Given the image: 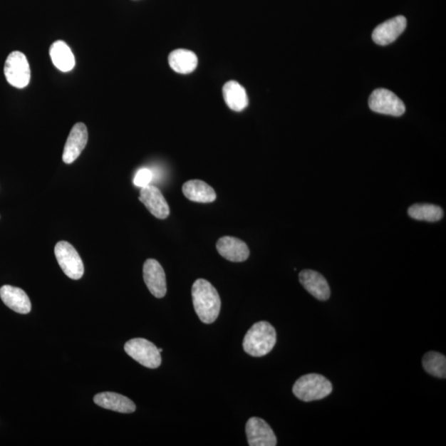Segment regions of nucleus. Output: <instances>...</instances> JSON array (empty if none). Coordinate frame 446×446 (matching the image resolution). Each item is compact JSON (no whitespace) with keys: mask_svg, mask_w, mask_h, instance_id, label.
Listing matches in <instances>:
<instances>
[{"mask_svg":"<svg viewBox=\"0 0 446 446\" xmlns=\"http://www.w3.org/2000/svg\"><path fill=\"white\" fill-rule=\"evenodd\" d=\"M293 392L300 400L312 402L321 400L330 395L333 392V385L324 376L318 373H309L295 382Z\"/></svg>","mask_w":446,"mask_h":446,"instance_id":"obj_3","label":"nucleus"},{"mask_svg":"<svg viewBox=\"0 0 446 446\" xmlns=\"http://www.w3.org/2000/svg\"><path fill=\"white\" fill-rule=\"evenodd\" d=\"M139 200L157 219H165L169 217L170 207L162 192L157 187L149 185L142 188Z\"/></svg>","mask_w":446,"mask_h":446,"instance_id":"obj_11","label":"nucleus"},{"mask_svg":"<svg viewBox=\"0 0 446 446\" xmlns=\"http://www.w3.org/2000/svg\"><path fill=\"white\" fill-rule=\"evenodd\" d=\"M223 98L232 110L241 112L248 106L247 93L244 87L235 81L226 83L222 89Z\"/></svg>","mask_w":446,"mask_h":446,"instance_id":"obj_18","label":"nucleus"},{"mask_svg":"<svg viewBox=\"0 0 446 446\" xmlns=\"http://www.w3.org/2000/svg\"><path fill=\"white\" fill-rule=\"evenodd\" d=\"M50 56L54 66L61 71H71L76 66L75 56L63 41H56L51 45Z\"/></svg>","mask_w":446,"mask_h":446,"instance_id":"obj_20","label":"nucleus"},{"mask_svg":"<svg viewBox=\"0 0 446 446\" xmlns=\"http://www.w3.org/2000/svg\"><path fill=\"white\" fill-rule=\"evenodd\" d=\"M88 142V130L84 123H78L72 128L64 147L62 160L66 164H71L80 157Z\"/></svg>","mask_w":446,"mask_h":446,"instance_id":"obj_10","label":"nucleus"},{"mask_svg":"<svg viewBox=\"0 0 446 446\" xmlns=\"http://www.w3.org/2000/svg\"><path fill=\"white\" fill-rule=\"evenodd\" d=\"M195 313L204 323H214L221 310V299L217 289L206 279H197L192 287Z\"/></svg>","mask_w":446,"mask_h":446,"instance_id":"obj_1","label":"nucleus"},{"mask_svg":"<svg viewBox=\"0 0 446 446\" xmlns=\"http://www.w3.org/2000/svg\"><path fill=\"white\" fill-rule=\"evenodd\" d=\"M407 27V19L404 16L394 17L378 26L373 30L372 38L378 45L387 46L393 43Z\"/></svg>","mask_w":446,"mask_h":446,"instance_id":"obj_12","label":"nucleus"},{"mask_svg":"<svg viewBox=\"0 0 446 446\" xmlns=\"http://www.w3.org/2000/svg\"><path fill=\"white\" fill-rule=\"evenodd\" d=\"M152 177V171L148 169H141L139 170L136 175H135L133 182L135 185L144 188V187L150 185Z\"/></svg>","mask_w":446,"mask_h":446,"instance_id":"obj_23","label":"nucleus"},{"mask_svg":"<svg viewBox=\"0 0 446 446\" xmlns=\"http://www.w3.org/2000/svg\"><path fill=\"white\" fill-rule=\"evenodd\" d=\"M143 278L149 291L152 293L153 296L157 299L165 296L167 291V279H165L164 269L157 261L154 260V259H148L145 262Z\"/></svg>","mask_w":446,"mask_h":446,"instance_id":"obj_9","label":"nucleus"},{"mask_svg":"<svg viewBox=\"0 0 446 446\" xmlns=\"http://www.w3.org/2000/svg\"><path fill=\"white\" fill-rule=\"evenodd\" d=\"M158 351L160 352V353H162L163 350L162 348H160V349H158Z\"/></svg>","mask_w":446,"mask_h":446,"instance_id":"obj_24","label":"nucleus"},{"mask_svg":"<svg viewBox=\"0 0 446 446\" xmlns=\"http://www.w3.org/2000/svg\"><path fill=\"white\" fill-rule=\"evenodd\" d=\"M422 366L430 375L440 378H445L446 358L439 352H427L423 356Z\"/></svg>","mask_w":446,"mask_h":446,"instance_id":"obj_22","label":"nucleus"},{"mask_svg":"<svg viewBox=\"0 0 446 446\" xmlns=\"http://www.w3.org/2000/svg\"><path fill=\"white\" fill-rule=\"evenodd\" d=\"M0 298L8 308L20 314H28L32 309L31 301L23 289L4 285L0 289Z\"/></svg>","mask_w":446,"mask_h":446,"instance_id":"obj_15","label":"nucleus"},{"mask_svg":"<svg viewBox=\"0 0 446 446\" xmlns=\"http://www.w3.org/2000/svg\"><path fill=\"white\" fill-rule=\"evenodd\" d=\"M276 329L267 321L254 324L243 341V348L254 357H262L271 352L276 344Z\"/></svg>","mask_w":446,"mask_h":446,"instance_id":"obj_2","label":"nucleus"},{"mask_svg":"<svg viewBox=\"0 0 446 446\" xmlns=\"http://www.w3.org/2000/svg\"><path fill=\"white\" fill-rule=\"evenodd\" d=\"M198 57L190 50H175L169 56L171 68L179 74H190L198 66Z\"/></svg>","mask_w":446,"mask_h":446,"instance_id":"obj_19","label":"nucleus"},{"mask_svg":"<svg viewBox=\"0 0 446 446\" xmlns=\"http://www.w3.org/2000/svg\"><path fill=\"white\" fill-rule=\"evenodd\" d=\"M124 350L133 360L149 369H157L162 364L157 347L146 339H132L124 346Z\"/></svg>","mask_w":446,"mask_h":446,"instance_id":"obj_4","label":"nucleus"},{"mask_svg":"<svg viewBox=\"0 0 446 446\" xmlns=\"http://www.w3.org/2000/svg\"><path fill=\"white\" fill-rule=\"evenodd\" d=\"M299 280L304 289L316 299L326 301L330 298L329 284L320 273L305 269L300 272Z\"/></svg>","mask_w":446,"mask_h":446,"instance_id":"obj_14","label":"nucleus"},{"mask_svg":"<svg viewBox=\"0 0 446 446\" xmlns=\"http://www.w3.org/2000/svg\"><path fill=\"white\" fill-rule=\"evenodd\" d=\"M98 406L111 411L121 413H133L136 411V405L128 398L116 393L105 392L98 393L93 398Z\"/></svg>","mask_w":446,"mask_h":446,"instance_id":"obj_16","label":"nucleus"},{"mask_svg":"<svg viewBox=\"0 0 446 446\" xmlns=\"http://www.w3.org/2000/svg\"><path fill=\"white\" fill-rule=\"evenodd\" d=\"M4 75L9 85L18 89L28 86L31 70L27 57L20 51H13L8 56L4 66Z\"/></svg>","mask_w":446,"mask_h":446,"instance_id":"obj_6","label":"nucleus"},{"mask_svg":"<svg viewBox=\"0 0 446 446\" xmlns=\"http://www.w3.org/2000/svg\"><path fill=\"white\" fill-rule=\"evenodd\" d=\"M217 250L220 255L232 262H242L250 256L247 244L238 238L223 237L217 242Z\"/></svg>","mask_w":446,"mask_h":446,"instance_id":"obj_13","label":"nucleus"},{"mask_svg":"<svg viewBox=\"0 0 446 446\" xmlns=\"http://www.w3.org/2000/svg\"><path fill=\"white\" fill-rule=\"evenodd\" d=\"M182 190L187 199L197 203H212L217 198L214 190L199 180L187 181Z\"/></svg>","mask_w":446,"mask_h":446,"instance_id":"obj_17","label":"nucleus"},{"mask_svg":"<svg viewBox=\"0 0 446 446\" xmlns=\"http://www.w3.org/2000/svg\"><path fill=\"white\" fill-rule=\"evenodd\" d=\"M248 444L250 446H276L277 439L266 421L259 418L248 420L246 426Z\"/></svg>","mask_w":446,"mask_h":446,"instance_id":"obj_8","label":"nucleus"},{"mask_svg":"<svg viewBox=\"0 0 446 446\" xmlns=\"http://www.w3.org/2000/svg\"><path fill=\"white\" fill-rule=\"evenodd\" d=\"M369 106L373 112L400 117L406 111L403 102L395 93L386 89H377L371 93Z\"/></svg>","mask_w":446,"mask_h":446,"instance_id":"obj_7","label":"nucleus"},{"mask_svg":"<svg viewBox=\"0 0 446 446\" xmlns=\"http://www.w3.org/2000/svg\"><path fill=\"white\" fill-rule=\"evenodd\" d=\"M55 256L67 277L78 280L84 276L85 267L79 253L67 242H59L55 247Z\"/></svg>","mask_w":446,"mask_h":446,"instance_id":"obj_5","label":"nucleus"},{"mask_svg":"<svg viewBox=\"0 0 446 446\" xmlns=\"http://www.w3.org/2000/svg\"><path fill=\"white\" fill-rule=\"evenodd\" d=\"M443 214L442 207L433 204H417L408 209V215L418 221L438 222L442 219Z\"/></svg>","mask_w":446,"mask_h":446,"instance_id":"obj_21","label":"nucleus"}]
</instances>
